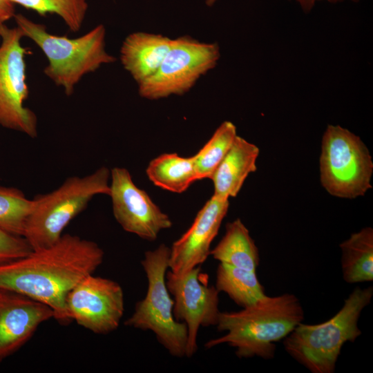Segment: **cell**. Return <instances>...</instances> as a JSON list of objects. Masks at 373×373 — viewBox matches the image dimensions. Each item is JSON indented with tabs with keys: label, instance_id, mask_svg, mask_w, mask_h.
I'll return each mask as SVG.
<instances>
[{
	"label": "cell",
	"instance_id": "cell-8",
	"mask_svg": "<svg viewBox=\"0 0 373 373\" xmlns=\"http://www.w3.org/2000/svg\"><path fill=\"white\" fill-rule=\"evenodd\" d=\"M220 57L217 43L202 42L187 35L173 39L157 71L138 84L139 95L152 100L182 95L215 68Z\"/></svg>",
	"mask_w": 373,
	"mask_h": 373
},
{
	"label": "cell",
	"instance_id": "cell-19",
	"mask_svg": "<svg viewBox=\"0 0 373 373\" xmlns=\"http://www.w3.org/2000/svg\"><path fill=\"white\" fill-rule=\"evenodd\" d=\"M149 179L157 186L181 193L198 180L193 156L163 153L153 159L146 170Z\"/></svg>",
	"mask_w": 373,
	"mask_h": 373
},
{
	"label": "cell",
	"instance_id": "cell-26",
	"mask_svg": "<svg viewBox=\"0 0 373 373\" xmlns=\"http://www.w3.org/2000/svg\"><path fill=\"white\" fill-rule=\"evenodd\" d=\"M300 4L305 11H309L314 6L315 3L321 0H294Z\"/></svg>",
	"mask_w": 373,
	"mask_h": 373
},
{
	"label": "cell",
	"instance_id": "cell-24",
	"mask_svg": "<svg viewBox=\"0 0 373 373\" xmlns=\"http://www.w3.org/2000/svg\"><path fill=\"white\" fill-rule=\"evenodd\" d=\"M32 251L24 237L0 227V266L26 256Z\"/></svg>",
	"mask_w": 373,
	"mask_h": 373
},
{
	"label": "cell",
	"instance_id": "cell-28",
	"mask_svg": "<svg viewBox=\"0 0 373 373\" xmlns=\"http://www.w3.org/2000/svg\"><path fill=\"white\" fill-rule=\"evenodd\" d=\"M330 3H336V2H341L345 0H325ZM352 1H356V0H352Z\"/></svg>",
	"mask_w": 373,
	"mask_h": 373
},
{
	"label": "cell",
	"instance_id": "cell-2",
	"mask_svg": "<svg viewBox=\"0 0 373 373\" xmlns=\"http://www.w3.org/2000/svg\"><path fill=\"white\" fill-rule=\"evenodd\" d=\"M304 317L303 308L294 294L266 295L240 311L220 312L216 327L227 334L207 341L205 347L227 343L236 348L239 358L272 359L275 343L289 335Z\"/></svg>",
	"mask_w": 373,
	"mask_h": 373
},
{
	"label": "cell",
	"instance_id": "cell-25",
	"mask_svg": "<svg viewBox=\"0 0 373 373\" xmlns=\"http://www.w3.org/2000/svg\"><path fill=\"white\" fill-rule=\"evenodd\" d=\"M15 15L14 3L10 0H0V23H4Z\"/></svg>",
	"mask_w": 373,
	"mask_h": 373
},
{
	"label": "cell",
	"instance_id": "cell-29",
	"mask_svg": "<svg viewBox=\"0 0 373 373\" xmlns=\"http://www.w3.org/2000/svg\"><path fill=\"white\" fill-rule=\"evenodd\" d=\"M0 39H1V34H0Z\"/></svg>",
	"mask_w": 373,
	"mask_h": 373
},
{
	"label": "cell",
	"instance_id": "cell-14",
	"mask_svg": "<svg viewBox=\"0 0 373 373\" xmlns=\"http://www.w3.org/2000/svg\"><path fill=\"white\" fill-rule=\"evenodd\" d=\"M54 318L48 305L0 288V362L19 350L39 326Z\"/></svg>",
	"mask_w": 373,
	"mask_h": 373
},
{
	"label": "cell",
	"instance_id": "cell-16",
	"mask_svg": "<svg viewBox=\"0 0 373 373\" xmlns=\"http://www.w3.org/2000/svg\"><path fill=\"white\" fill-rule=\"evenodd\" d=\"M258 147L237 135L211 180L214 196L223 199L236 197L249 173L257 169Z\"/></svg>",
	"mask_w": 373,
	"mask_h": 373
},
{
	"label": "cell",
	"instance_id": "cell-9",
	"mask_svg": "<svg viewBox=\"0 0 373 373\" xmlns=\"http://www.w3.org/2000/svg\"><path fill=\"white\" fill-rule=\"evenodd\" d=\"M0 125L21 132L30 137L37 136V117L23 106L28 97L25 55L21 44L23 36L17 26L0 23Z\"/></svg>",
	"mask_w": 373,
	"mask_h": 373
},
{
	"label": "cell",
	"instance_id": "cell-11",
	"mask_svg": "<svg viewBox=\"0 0 373 373\" xmlns=\"http://www.w3.org/2000/svg\"><path fill=\"white\" fill-rule=\"evenodd\" d=\"M66 306L72 321L93 333L106 334L117 329L123 316V290L113 280L90 274L68 293Z\"/></svg>",
	"mask_w": 373,
	"mask_h": 373
},
{
	"label": "cell",
	"instance_id": "cell-27",
	"mask_svg": "<svg viewBox=\"0 0 373 373\" xmlns=\"http://www.w3.org/2000/svg\"><path fill=\"white\" fill-rule=\"evenodd\" d=\"M218 0H206L205 3L207 6H212Z\"/></svg>",
	"mask_w": 373,
	"mask_h": 373
},
{
	"label": "cell",
	"instance_id": "cell-12",
	"mask_svg": "<svg viewBox=\"0 0 373 373\" xmlns=\"http://www.w3.org/2000/svg\"><path fill=\"white\" fill-rule=\"evenodd\" d=\"M110 180L113 213L124 231L153 241L162 230L171 227L170 218L135 185L126 169L113 168Z\"/></svg>",
	"mask_w": 373,
	"mask_h": 373
},
{
	"label": "cell",
	"instance_id": "cell-3",
	"mask_svg": "<svg viewBox=\"0 0 373 373\" xmlns=\"http://www.w3.org/2000/svg\"><path fill=\"white\" fill-rule=\"evenodd\" d=\"M373 287H356L341 309L329 320L315 325L299 323L283 341L285 351L312 373H333L343 345L361 335L358 326Z\"/></svg>",
	"mask_w": 373,
	"mask_h": 373
},
{
	"label": "cell",
	"instance_id": "cell-20",
	"mask_svg": "<svg viewBox=\"0 0 373 373\" xmlns=\"http://www.w3.org/2000/svg\"><path fill=\"white\" fill-rule=\"evenodd\" d=\"M215 287L242 308L254 304L267 295L256 272L222 262L217 268Z\"/></svg>",
	"mask_w": 373,
	"mask_h": 373
},
{
	"label": "cell",
	"instance_id": "cell-7",
	"mask_svg": "<svg viewBox=\"0 0 373 373\" xmlns=\"http://www.w3.org/2000/svg\"><path fill=\"white\" fill-rule=\"evenodd\" d=\"M373 162L361 139L339 125H328L322 139L320 180L332 195L353 199L372 186Z\"/></svg>",
	"mask_w": 373,
	"mask_h": 373
},
{
	"label": "cell",
	"instance_id": "cell-13",
	"mask_svg": "<svg viewBox=\"0 0 373 373\" xmlns=\"http://www.w3.org/2000/svg\"><path fill=\"white\" fill-rule=\"evenodd\" d=\"M229 206V199L214 195L207 201L191 227L170 248V271L182 275L207 260Z\"/></svg>",
	"mask_w": 373,
	"mask_h": 373
},
{
	"label": "cell",
	"instance_id": "cell-1",
	"mask_svg": "<svg viewBox=\"0 0 373 373\" xmlns=\"http://www.w3.org/2000/svg\"><path fill=\"white\" fill-rule=\"evenodd\" d=\"M104 253L95 242L63 234L53 245L0 266V288L42 303L52 309L62 325L72 321L66 309L68 293L93 274Z\"/></svg>",
	"mask_w": 373,
	"mask_h": 373
},
{
	"label": "cell",
	"instance_id": "cell-22",
	"mask_svg": "<svg viewBox=\"0 0 373 373\" xmlns=\"http://www.w3.org/2000/svg\"><path fill=\"white\" fill-rule=\"evenodd\" d=\"M31 199L15 187L0 185V227L23 236L30 213Z\"/></svg>",
	"mask_w": 373,
	"mask_h": 373
},
{
	"label": "cell",
	"instance_id": "cell-21",
	"mask_svg": "<svg viewBox=\"0 0 373 373\" xmlns=\"http://www.w3.org/2000/svg\"><path fill=\"white\" fill-rule=\"evenodd\" d=\"M236 136V127L231 122L224 121L218 127L209 141L193 156L198 180L211 179Z\"/></svg>",
	"mask_w": 373,
	"mask_h": 373
},
{
	"label": "cell",
	"instance_id": "cell-5",
	"mask_svg": "<svg viewBox=\"0 0 373 373\" xmlns=\"http://www.w3.org/2000/svg\"><path fill=\"white\" fill-rule=\"evenodd\" d=\"M110 178L111 170L101 166L86 175L68 177L57 189L31 199L23 237L32 249L55 243L95 195H108Z\"/></svg>",
	"mask_w": 373,
	"mask_h": 373
},
{
	"label": "cell",
	"instance_id": "cell-18",
	"mask_svg": "<svg viewBox=\"0 0 373 373\" xmlns=\"http://www.w3.org/2000/svg\"><path fill=\"white\" fill-rule=\"evenodd\" d=\"M343 280L350 284L373 280V229L353 233L340 244Z\"/></svg>",
	"mask_w": 373,
	"mask_h": 373
},
{
	"label": "cell",
	"instance_id": "cell-17",
	"mask_svg": "<svg viewBox=\"0 0 373 373\" xmlns=\"http://www.w3.org/2000/svg\"><path fill=\"white\" fill-rule=\"evenodd\" d=\"M209 255L220 262L256 272L260 264L258 249L243 222H228L225 233Z\"/></svg>",
	"mask_w": 373,
	"mask_h": 373
},
{
	"label": "cell",
	"instance_id": "cell-15",
	"mask_svg": "<svg viewBox=\"0 0 373 373\" xmlns=\"http://www.w3.org/2000/svg\"><path fill=\"white\" fill-rule=\"evenodd\" d=\"M173 39L160 34L135 32L120 48V61L137 85L152 77L168 53Z\"/></svg>",
	"mask_w": 373,
	"mask_h": 373
},
{
	"label": "cell",
	"instance_id": "cell-6",
	"mask_svg": "<svg viewBox=\"0 0 373 373\" xmlns=\"http://www.w3.org/2000/svg\"><path fill=\"white\" fill-rule=\"evenodd\" d=\"M169 255L170 247L163 243L145 252L141 264L146 275L147 291L124 325L153 332L171 355L180 358L186 354L187 327L173 314V299L165 280Z\"/></svg>",
	"mask_w": 373,
	"mask_h": 373
},
{
	"label": "cell",
	"instance_id": "cell-4",
	"mask_svg": "<svg viewBox=\"0 0 373 373\" xmlns=\"http://www.w3.org/2000/svg\"><path fill=\"white\" fill-rule=\"evenodd\" d=\"M14 18L23 36L32 39L47 57L44 74L62 87L68 96L73 93L84 75L116 60L106 50V29L102 24L79 37L69 39L49 33L44 24L21 14H16Z\"/></svg>",
	"mask_w": 373,
	"mask_h": 373
},
{
	"label": "cell",
	"instance_id": "cell-10",
	"mask_svg": "<svg viewBox=\"0 0 373 373\" xmlns=\"http://www.w3.org/2000/svg\"><path fill=\"white\" fill-rule=\"evenodd\" d=\"M201 265L177 275L168 271L166 284L173 296V314L176 321L187 327L185 356L191 357L197 351V337L200 327L216 325L220 313L219 291L215 286L203 281Z\"/></svg>",
	"mask_w": 373,
	"mask_h": 373
},
{
	"label": "cell",
	"instance_id": "cell-23",
	"mask_svg": "<svg viewBox=\"0 0 373 373\" xmlns=\"http://www.w3.org/2000/svg\"><path fill=\"white\" fill-rule=\"evenodd\" d=\"M14 4L32 10L40 15L56 14L72 32L82 28L87 10L86 0H10Z\"/></svg>",
	"mask_w": 373,
	"mask_h": 373
}]
</instances>
